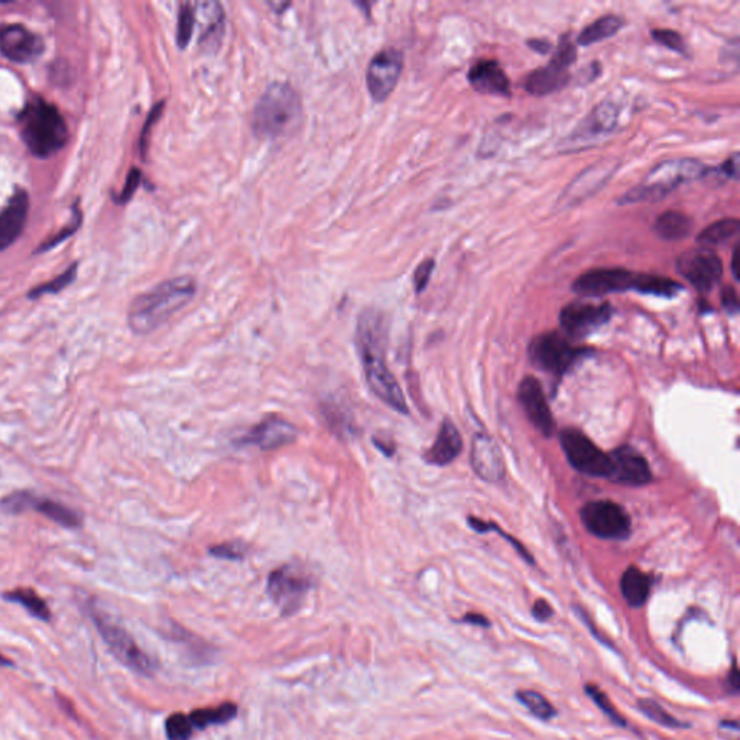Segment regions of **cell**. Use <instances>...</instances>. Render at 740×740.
I'll list each match as a JSON object with an SVG mask.
<instances>
[{"label":"cell","instance_id":"cell-1","mask_svg":"<svg viewBox=\"0 0 740 740\" xmlns=\"http://www.w3.org/2000/svg\"><path fill=\"white\" fill-rule=\"evenodd\" d=\"M355 344L370 392L392 410L407 415V399L386 362L388 321L382 311L366 308L360 313Z\"/></svg>","mask_w":740,"mask_h":740},{"label":"cell","instance_id":"cell-2","mask_svg":"<svg viewBox=\"0 0 740 740\" xmlns=\"http://www.w3.org/2000/svg\"><path fill=\"white\" fill-rule=\"evenodd\" d=\"M196 292V279L188 275L161 282L133 300L128 314L129 327L139 336L152 333L183 310L196 297Z\"/></svg>","mask_w":740,"mask_h":740},{"label":"cell","instance_id":"cell-3","mask_svg":"<svg viewBox=\"0 0 740 740\" xmlns=\"http://www.w3.org/2000/svg\"><path fill=\"white\" fill-rule=\"evenodd\" d=\"M303 120L300 94L288 83L269 84L256 102L252 129L261 139H279L290 135Z\"/></svg>","mask_w":740,"mask_h":740},{"label":"cell","instance_id":"cell-4","mask_svg":"<svg viewBox=\"0 0 740 740\" xmlns=\"http://www.w3.org/2000/svg\"><path fill=\"white\" fill-rule=\"evenodd\" d=\"M22 139L38 158H50L66 146V120L57 109L40 96L31 97L18 116Z\"/></svg>","mask_w":740,"mask_h":740},{"label":"cell","instance_id":"cell-5","mask_svg":"<svg viewBox=\"0 0 740 740\" xmlns=\"http://www.w3.org/2000/svg\"><path fill=\"white\" fill-rule=\"evenodd\" d=\"M707 172L709 168L694 159L662 162L649 172L644 184L629 190L625 196H622L619 203L635 204L644 203V201L651 203V201L665 199V196L678 185L700 180L706 177Z\"/></svg>","mask_w":740,"mask_h":740},{"label":"cell","instance_id":"cell-6","mask_svg":"<svg viewBox=\"0 0 740 740\" xmlns=\"http://www.w3.org/2000/svg\"><path fill=\"white\" fill-rule=\"evenodd\" d=\"M87 610H89L94 626L116 660L122 662L133 673L144 675V677H151L155 673L157 664L144 649L136 644L135 638L119 622L107 615L105 610L100 609L94 600H90Z\"/></svg>","mask_w":740,"mask_h":740},{"label":"cell","instance_id":"cell-7","mask_svg":"<svg viewBox=\"0 0 740 740\" xmlns=\"http://www.w3.org/2000/svg\"><path fill=\"white\" fill-rule=\"evenodd\" d=\"M589 349L574 346L569 337L558 331H548L529 343L528 357L532 365L561 379L580 359L589 356Z\"/></svg>","mask_w":740,"mask_h":740},{"label":"cell","instance_id":"cell-8","mask_svg":"<svg viewBox=\"0 0 740 740\" xmlns=\"http://www.w3.org/2000/svg\"><path fill=\"white\" fill-rule=\"evenodd\" d=\"M314 587V579L298 564H285L268 576L266 592L282 616H292L301 609L308 593Z\"/></svg>","mask_w":740,"mask_h":740},{"label":"cell","instance_id":"cell-9","mask_svg":"<svg viewBox=\"0 0 740 740\" xmlns=\"http://www.w3.org/2000/svg\"><path fill=\"white\" fill-rule=\"evenodd\" d=\"M0 511L6 515H21L28 511H37L45 518L61 525L63 528L77 529L83 525L79 512L70 506L54 499L35 495L29 490H16L0 499Z\"/></svg>","mask_w":740,"mask_h":740},{"label":"cell","instance_id":"cell-10","mask_svg":"<svg viewBox=\"0 0 740 740\" xmlns=\"http://www.w3.org/2000/svg\"><path fill=\"white\" fill-rule=\"evenodd\" d=\"M577 50L569 35H563L558 42L553 60L545 67L531 71L525 79V90L534 96H548L569 84V68L576 63Z\"/></svg>","mask_w":740,"mask_h":740},{"label":"cell","instance_id":"cell-11","mask_svg":"<svg viewBox=\"0 0 740 740\" xmlns=\"http://www.w3.org/2000/svg\"><path fill=\"white\" fill-rule=\"evenodd\" d=\"M561 449L577 472L593 477L609 479L610 457L577 428H566L560 434Z\"/></svg>","mask_w":740,"mask_h":740},{"label":"cell","instance_id":"cell-12","mask_svg":"<svg viewBox=\"0 0 740 740\" xmlns=\"http://www.w3.org/2000/svg\"><path fill=\"white\" fill-rule=\"evenodd\" d=\"M580 518L587 531L602 540L621 541L631 535V518L618 503L587 502L580 511Z\"/></svg>","mask_w":740,"mask_h":740},{"label":"cell","instance_id":"cell-13","mask_svg":"<svg viewBox=\"0 0 740 740\" xmlns=\"http://www.w3.org/2000/svg\"><path fill=\"white\" fill-rule=\"evenodd\" d=\"M612 316L613 308L609 303L593 304L586 303V301H574L561 310V329L569 339H584L596 330L602 329L605 324L609 323Z\"/></svg>","mask_w":740,"mask_h":740},{"label":"cell","instance_id":"cell-14","mask_svg":"<svg viewBox=\"0 0 740 740\" xmlns=\"http://www.w3.org/2000/svg\"><path fill=\"white\" fill-rule=\"evenodd\" d=\"M677 271L697 291L710 292L722 278L723 262L712 249H690L678 258Z\"/></svg>","mask_w":740,"mask_h":740},{"label":"cell","instance_id":"cell-15","mask_svg":"<svg viewBox=\"0 0 740 740\" xmlns=\"http://www.w3.org/2000/svg\"><path fill=\"white\" fill-rule=\"evenodd\" d=\"M639 274L623 268L590 269L573 282V291L582 297H605L615 292L635 291Z\"/></svg>","mask_w":740,"mask_h":740},{"label":"cell","instance_id":"cell-16","mask_svg":"<svg viewBox=\"0 0 740 740\" xmlns=\"http://www.w3.org/2000/svg\"><path fill=\"white\" fill-rule=\"evenodd\" d=\"M404 68V55L394 47L384 48L370 60L366 84L375 102H385L397 87Z\"/></svg>","mask_w":740,"mask_h":740},{"label":"cell","instance_id":"cell-17","mask_svg":"<svg viewBox=\"0 0 740 740\" xmlns=\"http://www.w3.org/2000/svg\"><path fill=\"white\" fill-rule=\"evenodd\" d=\"M297 437V428L290 421L278 415H269L235 443L239 447H258L264 451H271L290 446Z\"/></svg>","mask_w":740,"mask_h":740},{"label":"cell","instance_id":"cell-18","mask_svg":"<svg viewBox=\"0 0 740 740\" xmlns=\"http://www.w3.org/2000/svg\"><path fill=\"white\" fill-rule=\"evenodd\" d=\"M40 35L19 24L0 27V53L15 63H31L44 53Z\"/></svg>","mask_w":740,"mask_h":740},{"label":"cell","instance_id":"cell-19","mask_svg":"<svg viewBox=\"0 0 740 740\" xmlns=\"http://www.w3.org/2000/svg\"><path fill=\"white\" fill-rule=\"evenodd\" d=\"M618 122V105L612 100H606V102L599 103L589 113V116L577 126L576 131L571 133L567 142L577 148L582 144L589 145L592 142L600 141V138H605V136L615 131Z\"/></svg>","mask_w":740,"mask_h":740},{"label":"cell","instance_id":"cell-20","mask_svg":"<svg viewBox=\"0 0 740 740\" xmlns=\"http://www.w3.org/2000/svg\"><path fill=\"white\" fill-rule=\"evenodd\" d=\"M519 404L524 408L528 420L545 437L555 433V421L550 405L545 399L544 391L538 379L527 376L522 379L518 388Z\"/></svg>","mask_w":740,"mask_h":740},{"label":"cell","instance_id":"cell-21","mask_svg":"<svg viewBox=\"0 0 740 740\" xmlns=\"http://www.w3.org/2000/svg\"><path fill=\"white\" fill-rule=\"evenodd\" d=\"M609 479L626 486H644L651 482V469L645 457L638 450L622 446L609 454Z\"/></svg>","mask_w":740,"mask_h":740},{"label":"cell","instance_id":"cell-22","mask_svg":"<svg viewBox=\"0 0 740 740\" xmlns=\"http://www.w3.org/2000/svg\"><path fill=\"white\" fill-rule=\"evenodd\" d=\"M470 463L476 475L485 482L498 483L505 477V460L501 447L488 434H476L473 438Z\"/></svg>","mask_w":740,"mask_h":740},{"label":"cell","instance_id":"cell-23","mask_svg":"<svg viewBox=\"0 0 740 740\" xmlns=\"http://www.w3.org/2000/svg\"><path fill=\"white\" fill-rule=\"evenodd\" d=\"M29 199L27 191H15L8 204L0 212V252L14 245L27 225Z\"/></svg>","mask_w":740,"mask_h":740},{"label":"cell","instance_id":"cell-24","mask_svg":"<svg viewBox=\"0 0 740 740\" xmlns=\"http://www.w3.org/2000/svg\"><path fill=\"white\" fill-rule=\"evenodd\" d=\"M470 86L476 92L493 96H511V80L496 60H480L467 74Z\"/></svg>","mask_w":740,"mask_h":740},{"label":"cell","instance_id":"cell-25","mask_svg":"<svg viewBox=\"0 0 740 740\" xmlns=\"http://www.w3.org/2000/svg\"><path fill=\"white\" fill-rule=\"evenodd\" d=\"M196 21H200L203 28L200 34V47L204 51L214 53L220 47L225 34V12L219 2L196 3Z\"/></svg>","mask_w":740,"mask_h":740},{"label":"cell","instance_id":"cell-26","mask_svg":"<svg viewBox=\"0 0 740 740\" xmlns=\"http://www.w3.org/2000/svg\"><path fill=\"white\" fill-rule=\"evenodd\" d=\"M463 440L453 421L444 420L438 431L436 441L425 453L424 459L434 466H447L462 453Z\"/></svg>","mask_w":740,"mask_h":740},{"label":"cell","instance_id":"cell-27","mask_svg":"<svg viewBox=\"0 0 740 740\" xmlns=\"http://www.w3.org/2000/svg\"><path fill=\"white\" fill-rule=\"evenodd\" d=\"M651 577L639 570L638 567H629L621 579L623 599L632 608H642L647 603L651 593Z\"/></svg>","mask_w":740,"mask_h":740},{"label":"cell","instance_id":"cell-28","mask_svg":"<svg viewBox=\"0 0 740 740\" xmlns=\"http://www.w3.org/2000/svg\"><path fill=\"white\" fill-rule=\"evenodd\" d=\"M321 412H323L324 421L329 425V430L334 436L339 437L340 440L357 436L355 418L352 417L349 410L344 408L343 404L330 399L321 407Z\"/></svg>","mask_w":740,"mask_h":740},{"label":"cell","instance_id":"cell-29","mask_svg":"<svg viewBox=\"0 0 740 740\" xmlns=\"http://www.w3.org/2000/svg\"><path fill=\"white\" fill-rule=\"evenodd\" d=\"M238 712L235 703H223L217 707L193 710L187 717L194 730H206L210 726H222L232 722L238 716Z\"/></svg>","mask_w":740,"mask_h":740},{"label":"cell","instance_id":"cell-30","mask_svg":"<svg viewBox=\"0 0 740 740\" xmlns=\"http://www.w3.org/2000/svg\"><path fill=\"white\" fill-rule=\"evenodd\" d=\"M691 230H693V220L686 214L675 212V210L662 213L655 222L657 235L661 239L670 240V242L687 238Z\"/></svg>","mask_w":740,"mask_h":740},{"label":"cell","instance_id":"cell-31","mask_svg":"<svg viewBox=\"0 0 740 740\" xmlns=\"http://www.w3.org/2000/svg\"><path fill=\"white\" fill-rule=\"evenodd\" d=\"M2 597L6 602L21 605L22 608L27 610L29 615L40 619L42 622H51V619H53L50 606H48V603L35 590L22 589L21 587V589L3 593Z\"/></svg>","mask_w":740,"mask_h":740},{"label":"cell","instance_id":"cell-32","mask_svg":"<svg viewBox=\"0 0 740 740\" xmlns=\"http://www.w3.org/2000/svg\"><path fill=\"white\" fill-rule=\"evenodd\" d=\"M623 27L622 18L616 15H605L583 29L577 37V44L582 47L597 44V42L608 40L618 34Z\"/></svg>","mask_w":740,"mask_h":740},{"label":"cell","instance_id":"cell-33","mask_svg":"<svg viewBox=\"0 0 740 740\" xmlns=\"http://www.w3.org/2000/svg\"><path fill=\"white\" fill-rule=\"evenodd\" d=\"M683 285L673 279L660 275L639 274L635 291L639 294L654 295V297L674 298L683 291Z\"/></svg>","mask_w":740,"mask_h":740},{"label":"cell","instance_id":"cell-34","mask_svg":"<svg viewBox=\"0 0 740 740\" xmlns=\"http://www.w3.org/2000/svg\"><path fill=\"white\" fill-rule=\"evenodd\" d=\"M740 222L738 219H723L713 223L700 233L697 242L703 246L722 245L733 236L738 235Z\"/></svg>","mask_w":740,"mask_h":740},{"label":"cell","instance_id":"cell-35","mask_svg":"<svg viewBox=\"0 0 740 740\" xmlns=\"http://www.w3.org/2000/svg\"><path fill=\"white\" fill-rule=\"evenodd\" d=\"M597 167H599V165H596V171L595 175H593L592 181L587 177V172H583V174L580 175V177H577V180L570 185L569 191H566V196L564 197L576 204L582 201V196H589V194H592L593 191L597 190V188L592 185L593 181H595V183H603V181H605L610 175V170L606 171L605 165H602V170H597Z\"/></svg>","mask_w":740,"mask_h":740},{"label":"cell","instance_id":"cell-36","mask_svg":"<svg viewBox=\"0 0 740 740\" xmlns=\"http://www.w3.org/2000/svg\"><path fill=\"white\" fill-rule=\"evenodd\" d=\"M516 699L521 701L525 707L534 714L537 719L551 720L555 716L553 704L545 699L542 694L532 690H521L516 693Z\"/></svg>","mask_w":740,"mask_h":740},{"label":"cell","instance_id":"cell-37","mask_svg":"<svg viewBox=\"0 0 740 740\" xmlns=\"http://www.w3.org/2000/svg\"><path fill=\"white\" fill-rule=\"evenodd\" d=\"M194 24H196V9L191 3H183L178 14L177 42L181 48H185L193 35Z\"/></svg>","mask_w":740,"mask_h":740},{"label":"cell","instance_id":"cell-38","mask_svg":"<svg viewBox=\"0 0 740 740\" xmlns=\"http://www.w3.org/2000/svg\"><path fill=\"white\" fill-rule=\"evenodd\" d=\"M469 525L470 528L475 529V531L480 532V534H486V532L490 531L496 532V534H501L506 541L511 542L512 547L518 551V554L521 555L524 560H527V563H535L534 557L528 553L527 548H525L521 542L516 541L514 537H511V535L505 534V532L499 528V525L490 524V522L482 521V519L479 518H473V516L472 518H469Z\"/></svg>","mask_w":740,"mask_h":740},{"label":"cell","instance_id":"cell-39","mask_svg":"<svg viewBox=\"0 0 740 740\" xmlns=\"http://www.w3.org/2000/svg\"><path fill=\"white\" fill-rule=\"evenodd\" d=\"M165 733L168 740H191L194 729L190 725L187 714L174 713L165 722Z\"/></svg>","mask_w":740,"mask_h":740},{"label":"cell","instance_id":"cell-40","mask_svg":"<svg viewBox=\"0 0 740 740\" xmlns=\"http://www.w3.org/2000/svg\"><path fill=\"white\" fill-rule=\"evenodd\" d=\"M76 275L77 265H73L63 275H60V277L53 279L48 284L41 285V287L34 288V290L29 292L28 297L31 300H35V298H40L42 295L57 294V292H61L64 288H67L68 285L73 284Z\"/></svg>","mask_w":740,"mask_h":740},{"label":"cell","instance_id":"cell-41","mask_svg":"<svg viewBox=\"0 0 740 740\" xmlns=\"http://www.w3.org/2000/svg\"><path fill=\"white\" fill-rule=\"evenodd\" d=\"M639 709H641V712L645 714V716H648L649 719L654 720V722L660 723L662 726L667 727H683V723L678 722L677 719H675L674 716H671L670 713L665 712L664 709H662L661 704H658L657 701L654 700H639Z\"/></svg>","mask_w":740,"mask_h":740},{"label":"cell","instance_id":"cell-42","mask_svg":"<svg viewBox=\"0 0 740 740\" xmlns=\"http://www.w3.org/2000/svg\"><path fill=\"white\" fill-rule=\"evenodd\" d=\"M209 553L222 560L242 561L248 555V545L242 541L223 542L210 547Z\"/></svg>","mask_w":740,"mask_h":740},{"label":"cell","instance_id":"cell-43","mask_svg":"<svg viewBox=\"0 0 740 740\" xmlns=\"http://www.w3.org/2000/svg\"><path fill=\"white\" fill-rule=\"evenodd\" d=\"M652 38L658 44L664 45L668 50L674 51L678 54H687V44L681 34L673 31V29H654L651 32Z\"/></svg>","mask_w":740,"mask_h":740},{"label":"cell","instance_id":"cell-44","mask_svg":"<svg viewBox=\"0 0 740 740\" xmlns=\"http://www.w3.org/2000/svg\"><path fill=\"white\" fill-rule=\"evenodd\" d=\"M587 694H589L590 697H592L593 701L599 706V709L602 710L603 713L606 714V716L609 717L612 722H615L616 725L619 726H625L626 722L622 719L621 714L616 712L615 707H613V704L610 703L608 696H606L605 693H603L602 690H599V688L592 686V684H589V686L586 687Z\"/></svg>","mask_w":740,"mask_h":740},{"label":"cell","instance_id":"cell-45","mask_svg":"<svg viewBox=\"0 0 740 740\" xmlns=\"http://www.w3.org/2000/svg\"><path fill=\"white\" fill-rule=\"evenodd\" d=\"M434 266H436V261H434V259H425V261L421 262L420 266L415 269L414 287L418 294H421V292L427 288L431 275H433Z\"/></svg>","mask_w":740,"mask_h":740},{"label":"cell","instance_id":"cell-46","mask_svg":"<svg viewBox=\"0 0 740 740\" xmlns=\"http://www.w3.org/2000/svg\"><path fill=\"white\" fill-rule=\"evenodd\" d=\"M720 298H722V305L727 314H730V316L738 314L739 297L738 291H736L735 288L730 287V285L723 287L722 292H720Z\"/></svg>","mask_w":740,"mask_h":740},{"label":"cell","instance_id":"cell-47","mask_svg":"<svg viewBox=\"0 0 740 740\" xmlns=\"http://www.w3.org/2000/svg\"><path fill=\"white\" fill-rule=\"evenodd\" d=\"M139 183H141V171L132 170L131 174H129L128 181H126L125 188H123L122 193H120L119 203L123 204L126 203V201L131 200Z\"/></svg>","mask_w":740,"mask_h":740},{"label":"cell","instance_id":"cell-48","mask_svg":"<svg viewBox=\"0 0 740 740\" xmlns=\"http://www.w3.org/2000/svg\"><path fill=\"white\" fill-rule=\"evenodd\" d=\"M532 615H534V618L537 619V621L544 622L553 618L554 610L551 608V605L547 600L540 599L535 602L534 608H532Z\"/></svg>","mask_w":740,"mask_h":740},{"label":"cell","instance_id":"cell-49","mask_svg":"<svg viewBox=\"0 0 740 740\" xmlns=\"http://www.w3.org/2000/svg\"><path fill=\"white\" fill-rule=\"evenodd\" d=\"M720 171H722V174H725L726 177L733 178V180H738L739 155L733 154L732 157L727 159L725 164L720 167Z\"/></svg>","mask_w":740,"mask_h":740},{"label":"cell","instance_id":"cell-50","mask_svg":"<svg viewBox=\"0 0 740 740\" xmlns=\"http://www.w3.org/2000/svg\"><path fill=\"white\" fill-rule=\"evenodd\" d=\"M373 444H375V447H378L379 450L382 451V453L385 454L386 457L394 456L395 454V446L394 443H388V441H382L381 438L373 437L372 438Z\"/></svg>","mask_w":740,"mask_h":740},{"label":"cell","instance_id":"cell-51","mask_svg":"<svg viewBox=\"0 0 740 740\" xmlns=\"http://www.w3.org/2000/svg\"><path fill=\"white\" fill-rule=\"evenodd\" d=\"M464 623H470V625L482 626V628H488L489 621L485 616L479 615V613H469L462 619Z\"/></svg>","mask_w":740,"mask_h":740},{"label":"cell","instance_id":"cell-52","mask_svg":"<svg viewBox=\"0 0 740 740\" xmlns=\"http://www.w3.org/2000/svg\"><path fill=\"white\" fill-rule=\"evenodd\" d=\"M528 45L531 50L537 51L540 54L550 53L551 48H553V45L547 40H529Z\"/></svg>","mask_w":740,"mask_h":740},{"label":"cell","instance_id":"cell-53","mask_svg":"<svg viewBox=\"0 0 740 740\" xmlns=\"http://www.w3.org/2000/svg\"><path fill=\"white\" fill-rule=\"evenodd\" d=\"M739 683L738 668L733 667V670L730 671L729 677H727V684H729V688L732 687V690L735 691V693H738Z\"/></svg>","mask_w":740,"mask_h":740},{"label":"cell","instance_id":"cell-54","mask_svg":"<svg viewBox=\"0 0 740 740\" xmlns=\"http://www.w3.org/2000/svg\"><path fill=\"white\" fill-rule=\"evenodd\" d=\"M738 268H739V246H736L735 251H733V256H732V274H733V277H735L736 281H739Z\"/></svg>","mask_w":740,"mask_h":740},{"label":"cell","instance_id":"cell-55","mask_svg":"<svg viewBox=\"0 0 740 740\" xmlns=\"http://www.w3.org/2000/svg\"><path fill=\"white\" fill-rule=\"evenodd\" d=\"M0 667H6L11 668L14 667V661L9 660L8 657H5V655L0 652Z\"/></svg>","mask_w":740,"mask_h":740}]
</instances>
